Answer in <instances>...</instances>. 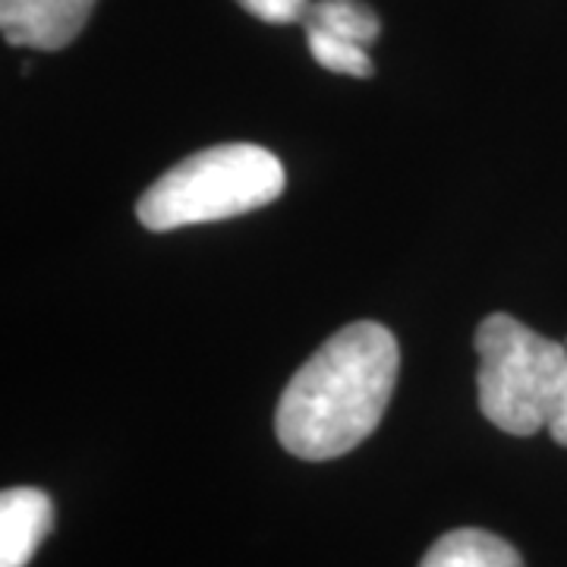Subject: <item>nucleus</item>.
<instances>
[{"instance_id": "f257e3e1", "label": "nucleus", "mask_w": 567, "mask_h": 567, "mask_svg": "<svg viewBox=\"0 0 567 567\" xmlns=\"http://www.w3.org/2000/svg\"><path fill=\"white\" fill-rule=\"evenodd\" d=\"M401 350L379 322L331 334L284 388L275 432L300 461H334L379 429L398 382Z\"/></svg>"}, {"instance_id": "f03ea898", "label": "nucleus", "mask_w": 567, "mask_h": 567, "mask_svg": "<svg viewBox=\"0 0 567 567\" xmlns=\"http://www.w3.org/2000/svg\"><path fill=\"white\" fill-rule=\"evenodd\" d=\"M284 186V164L262 145H212L152 183L136 203V218L155 234L186 224L224 221L275 203Z\"/></svg>"}, {"instance_id": "7ed1b4c3", "label": "nucleus", "mask_w": 567, "mask_h": 567, "mask_svg": "<svg viewBox=\"0 0 567 567\" xmlns=\"http://www.w3.org/2000/svg\"><path fill=\"white\" fill-rule=\"evenodd\" d=\"M480 410L507 435L529 439L543 432L567 365V344L536 334L507 312H495L476 328Z\"/></svg>"}, {"instance_id": "20e7f679", "label": "nucleus", "mask_w": 567, "mask_h": 567, "mask_svg": "<svg viewBox=\"0 0 567 567\" xmlns=\"http://www.w3.org/2000/svg\"><path fill=\"white\" fill-rule=\"evenodd\" d=\"M95 0H0L3 39L17 48L61 51L82 32Z\"/></svg>"}, {"instance_id": "39448f33", "label": "nucleus", "mask_w": 567, "mask_h": 567, "mask_svg": "<svg viewBox=\"0 0 567 567\" xmlns=\"http://www.w3.org/2000/svg\"><path fill=\"white\" fill-rule=\"evenodd\" d=\"M54 527V505L41 488L0 495V567H25Z\"/></svg>"}, {"instance_id": "423d86ee", "label": "nucleus", "mask_w": 567, "mask_h": 567, "mask_svg": "<svg viewBox=\"0 0 567 567\" xmlns=\"http://www.w3.org/2000/svg\"><path fill=\"white\" fill-rule=\"evenodd\" d=\"M420 567H524V558L495 533L454 529L425 551Z\"/></svg>"}, {"instance_id": "0eeeda50", "label": "nucleus", "mask_w": 567, "mask_h": 567, "mask_svg": "<svg viewBox=\"0 0 567 567\" xmlns=\"http://www.w3.org/2000/svg\"><path fill=\"white\" fill-rule=\"evenodd\" d=\"M303 25L353 41V44H363V48H369L382 32L375 10L363 0H316L306 10Z\"/></svg>"}, {"instance_id": "6e6552de", "label": "nucleus", "mask_w": 567, "mask_h": 567, "mask_svg": "<svg viewBox=\"0 0 567 567\" xmlns=\"http://www.w3.org/2000/svg\"><path fill=\"white\" fill-rule=\"evenodd\" d=\"M306 44H309V54L316 58V63H322L331 73H344V76H357V80L372 76V61H369V51L363 44L328 35L319 29H306Z\"/></svg>"}, {"instance_id": "1a4fd4ad", "label": "nucleus", "mask_w": 567, "mask_h": 567, "mask_svg": "<svg viewBox=\"0 0 567 567\" xmlns=\"http://www.w3.org/2000/svg\"><path fill=\"white\" fill-rule=\"evenodd\" d=\"M244 10H249L252 17H259L262 22L271 25H290V22H303L306 10L312 0H237Z\"/></svg>"}, {"instance_id": "9d476101", "label": "nucleus", "mask_w": 567, "mask_h": 567, "mask_svg": "<svg viewBox=\"0 0 567 567\" xmlns=\"http://www.w3.org/2000/svg\"><path fill=\"white\" fill-rule=\"evenodd\" d=\"M546 432L558 445L567 447V365L565 375H561V385H558V394H555V404H551V416H548Z\"/></svg>"}]
</instances>
